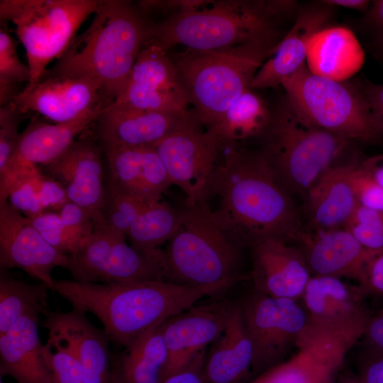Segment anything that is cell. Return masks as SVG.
I'll list each match as a JSON object with an SVG mask.
<instances>
[{
    "label": "cell",
    "instance_id": "1",
    "mask_svg": "<svg viewBox=\"0 0 383 383\" xmlns=\"http://www.w3.org/2000/svg\"><path fill=\"white\" fill-rule=\"evenodd\" d=\"M231 144L197 202L217 226L244 248L269 238L298 241L305 231L292 197L258 150Z\"/></svg>",
    "mask_w": 383,
    "mask_h": 383
},
{
    "label": "cell",
    "instance_id": "2",
    "mask_svg": "<svg viewBox=\"0 0 383 383\" xmlns=\"http://www.w3.org/2000/svg\"><path fill=\"white\" fill-rule=\"evenodd\" d=\"M52 290L72 309L94 315L110 341L124 347L206 296L192 287L160 280L90 283L55 279Z\"/></svg>",
    "mask_w": 383,
    "mask_h": 383
},
{
    "label": "cell",
    "instance_id": "3",
    "mask_svg": "<svg viewBox=\"0 0 383 383\" xmlns=\"http://www.w3.org/2000/svg\"><path fill=\"white\" fill-rule=\"evenodd\" d=\"M149 26L128 1H100L88 28L74 38L55 65L41 78H97L109 105L120 94L148 43Z\"/></svg>",
    "mask_w": 383,
    "mask_h": 383
},
{
    "label": "cell",
    "instance_id": "4",
    "mask_svg": "<svg viewBox=\"0 0 383 383\" xmlns=\"http://www.w3.org/2000/svg\"><path fill=\"white\" fill-rule=\"evenodd\" d=\"M283 15L279 1H206L199 7L150 24L147 44L168 52L176 45L221 50L248 43L279 42L274 20Z\"/></svg>",
    "mask_w": 383,
    "mask_h": 383
},
{
    "label": "cell",
    "instance_id": "5",
    "mask_svg": "<svg viewBox=\"0 0 383 383\" xmlns=\"http://www.w3.org/2000/svg\"><path fill=\"white\" fill-rule=\"evenodd\" d=\"M163 251L167 280L219 299L245 277L244 248L196 206L187 205Z\"/></svg>",
    "mask_w": 383,
    "mask_h": 383
},
{
    "label": "cell",
    "instance_id": "6",
    "mask_svg": "<svg viewBox=\"0 0 383 383\" xmlns=\"http://www.w3.org/2000/svg\"><path fill=\"white\" fill-rule=\"evenodd\" d=\"M279 43H252L221 50L185 48L169 54L192 112L206 130L250 89Z\"/></svg>",
    "mask_w": 383,
    "mask_h": 383
},
{
    "label": "cell",
    "instance_id": "7",
    "mask_svg": "<svg viewBox=\"0 0 383 383\" xmlns=\"http://www.w3.org/2000/svg\"><path fill=\"white\" fill-rule=\"evenodd\" d=\"M258 150L292 197L309 189L350 144L349 139L304 119L286 97L272 111Z\"/></svg>",
    "mask_w": 383,
    "mask_h": 383
},
{
    "label": "cell",
    "instance_id": "8",
    "mask_svg": "<svg viewBox=\"0 0 383 383\" xmlns=\"http://www.w3.org/2000/svg\"><path fill=\"white\" fill-rule=\"evenodd\" d=\"M99 3L97 0H1V22L14 23L26 52L30 71L28 84L38 82L48 65L64 54Z\"/></svg>",
    "mask_w": 383,
    "mask_h": 383
},
{
    "label": "cell",
    "instance_id": "9",
    "mask_svg": "<svg viewBox=\"0 0 383 383\" xmlns=\"http://www.w3.org/2000/svg\"><path fill=\"white\" fill-rule=\"evenodd\" d=\"M281 84L289 102L311 124L351 141H379L367 103L355 82L314 73L305 62Z\"/></svg>",
    "mask_w": 383,
    "mask_h": 383
},
{
    "label": "cell",
    "instance_id": "10",
    "mask_svg": "<svg viewBox=\"0 0 383 383\" xmlns=\"http://www.w3.org/2000/svg\"><path fill=\"white\" fill-rule=\"evenodd\" d=\"M94 233L74 254L67 269L75 281L125 283L167 281L162 249L145 251L128 245L126 236L106 221L94 223Z\"/></svg>",
    "mask_w": 383,
    "mask_h": 383
},
{
    "label": "cell",
    "instance_id": "11",
    "mask_svg": "<svg viewBox=\"0 0 383 383\" xmlns=\"http://www.w3.org/2000/svg\"><path fill=\"white\" fill-rule=\"evenodd\" d=\"M245 328L253 348L252 372L262 373L282 362L309 328L299 300L278 298L255 289L240 301Z\"/></svg>",
    "mask_w": 383,
    "mask_h": 383
},
{
    "label": "cell",
    "instance_id": "12",
    "mask_svg": "<svg viewBox=\"0 0 383 383\" xmlns=\"http://www.w3.org/2000/svg\"><path fill=\"white\" fill-rule=\"evenodd\" d=\"M172 184L194 205L212 176L223 147L194 113L153 147Z\"/></svg>",
    "mask_w": 383,
    "mask_h": 383
},
{
    "label": "cell",
    "instance_id": "13",
    "mask_svg": "<svg viewBox=\"0 0 383 383\" xmlns=\"http://www.w3.org/2000/svg\"><path fill=\"white\" fill-rule=\"evenodd\" d=\"M365 330L325 331L310 327L296 353L261 373L251 383H336L348 352Z\"/></svg>",
    "mask_w": 383,
    "mask_h": 383
},
{
    "label": "cell",
    "instance_id": "14",
    "mask_svg": "<svg viewBox=\"0 0 383 383\" xmlns=\"http://www.w3.org/2000/svg\"><path fill=\"white\" fill-rule=\"evenodd\" d=\"M113 102L140 110L170 113L187 111L189 105L168 52L154 43L142 49Z\"/></svg>",
    "mask_w": 383,
    "mask_h": 383
},
{
    "label": "cell",
    "instance_id": "15",
    "mask_svg": "<svg viewBox=\"0 0 383 383\" xmlns=\"http://www.w3.org/2000/svg\"><path fill=\"white\" fill-rule=\"evenodd\" d=\"M11 103L23 114L36 112L54 123L74 121L106 106L101 82L91 76L41 78Z\"/></svg>",
    "mask_w": 383,
    "mask_h": 383
},
{
    "label": "cell",
    "instance_id": "16",
    "mask_svg": "<svg viewBox=\"0 0 383 383\" xmlns=\"http://www.w3.org/2000/svg\"><path fill=\"white\" fill-rule=\"evenodd\" d=\"M69 255L50 245L9 201L0 204L1 270L18 268L52 289V271L66 268Z\"/></svg>",
    "mask_w": 383,
    "mask_h": 383
},
{
    "label": "cell",
    "instance_id": "17",
    "mask_svg": "<svg viewBox=\"0 0 383 383\" xmlns=\"http://www.w3.org/2000/svg\"><path fill=\"white\" fill-rule=\"evenodd\" d=\"M236 302L219 298L194 306L163 322L162 335L168 353L165 379L186 367L220 337Z\"/></svg>",
    "mask_w": 383,
    "mask_h": 383
},
{
    "label": "cell",
    "instance_id": "18",
    "mask_svg": "<svg viewBox=\"0 0 383 383\" xmlns=\"http://www.w3.org/2000/svg\"><path fill=\"white\" fill-rule=\"evenodd\" d=\"M358 286L340 278L312 275L301 297L309 326L325 331L365 330L371 316Z\"/></svg>",
    "mask_w": 383,
    "mask_h": 383
},
{
    "label": "cell",
    "instance_id": "19",
    "mask_svg": "<svg viewBox=\"0 0 383 383\" xmlns=\"http://www.w3.org/2000/svg\"><path fill=\"white\" fill-rule=\"evenodd\" d=\"M248 248L256 291L274 297L301 299L312 276L301 249L274 238L258 240Z\"/></svg>",
    "mask_w": 383,
    "mask_h": 383
},
{
    "label": "cell",
    "instance_id": "20",
    "mask_svg": "<svg viewBox=\"0 0 383 383\" xmlns=\"http://www.w3.org/2000/svg\"><path fill=\"white\" fill-rule=\"evenodd\" d=\"M101 150L93 138L82 136L46 166L50 176L64 187L69 200L88 211L91 219L104 216L106 191Z\"/></svg>",
    "mask_w": 383,
    "mask_h": 383
},
{
    "label": "cell",
    "instance_id": "21",
    "mask_svg": "<svg viewBox=\"0 0 383 383\" xmlns=\"http://www.w3.org/2000/svg\"><path fill=\"white\" fill-rule=\"evenodd\" d=\"M333 9L323 1L298 9L294 25L257 70L250 89L275 87L305 63L311 40L328 28Z\"/></svg>",
    "mask_w": 383,
    "mask_h": 383
},
{
    "label": "cell",
    "instance_id": "22",
    "mask_svg": "<svg viewBox=\"0 0 383 383\" xmlns=\"http://www.w3.org/2000/svg\"><path fill=\"white\" fill-rule=\"evenodd\" d=\"M298 242L312 275L349 277L358 283L368 262L380 251L365 248L344 228L304 231Z\"/></svg>",
    "mask_w": 383,
    "mask_h": 383
},
{
    "label": "cell",
    "instance_id": "23",
    "mask_svg": "<svg viewBox=\"0 0 383 383\" xmlns=\"http://www.w3.org/2000/svg\"><path fill=\"white\" fill-rule=\"evenodd\" d=\"M187 111L170 113L140 110L115 102L102 109L96 121L100 141H112L130 147H154L190 118Z\"/></svg>",
    "mask_w": 383,
    "mask_h": 383
},
{
    "label": "cell",
    "instance_id": "24",
    "mask_svg": "<svg viewBox=\"0 0 383 383\" xmlns=\"http://www.w3.org/2000/svg\"><path fill=\"white\" fill-rule=\"evenodd\" d=\"M111 171L110 177L126 192L147 204L162 199L172 185L153 147H130L101 141Z\"/></svg>",
    "mask_w": 383,
    "mask_h": 383
},
{
    "label": "cell",
    "instance_id": "25",
    "mask_svg": "<svg viewBox=\"0 0 383 383\" xmlns=\"http://www.w3.org/2000/svg\"><path fill=\"white\" fill-rule=\"evenodd\" d=\"M103 109L70 123L52 124L35 118L31 119L21 133L16 152L4 171L0 173V180L22 167L48 166L55 162L70 148L79 133L96 121Z\"/></svg>",
    "mask_w": 383,
    "mask_h": 383
},
{
    "label": "cell",
    "instance_id": "26",
    "mask_svg": "<svg viewBox=\"0 0 383 383\" xmlns=\"http://www.w3.org/2000/svg\"><path fill=\"white\" fill-rule=\"evenodd\" d=\"M43 326L48 330V337L58 341L85 367L111 382L110 340L85 313L72 309L67 312L50 311Z\"/></svg>",
    "mask_w": 383,
    "mask_h": 383
},
{
    "label": "cell",
    "instance_id": "27",
    "mask_svg": "<svg viewBox=\"0 0 383 383\" xmlns=\"http://www.w3.org/2000/svg\"><path fill=\"white\" fill-rule=\"evenodd\" d=\"M40 316L28 315L0 335V376L17 383H55L43 354L38 325Z\"/></svg>",
    "mask_w": 383,
    "mask_h": 383
},
{
    "label": "cell",
    "instance_id": "28",
    "mask_svg": "<svg viewBox=\"0 0 383 383\" xmlns=\"http://www.w3.org/2000/svg\"><path fill=\"white\" fill-rule=\"evenodd\" d=\"M353 165H332L306 195V213L315 232L345 228L358 206L350 182Z\"/></svg>",
    "mask_w": 383,
    "mask_h": 383
},
{
    "label": "cell",
    "instance_id": "29",
    "mask_svg": "<svg viewBox=\"0 0 383 383\" xmlns=\"http://www.w3.org/2000/svg\"><path fill=\"white\" fill-rule=\"evenodd\" d=\"M252 362V343L237 301L224 331L206 355L204 377L207 383H244Z\"/></svg>",
    "mask_w": 383,
    "mask_h": 383
},
{
    "label": "cell",
    "instance_id": "30",
    "mask_svg": "<svg viewBox=\"0 0 383 383\" xmlns=\"http://www.w3.org/2000/svg\"><path fill=\"white\" fill-rule=\"evenodd\" d=\"M162 323L143 333L120 354L111 356V383H162L168 361Z\"/></svg>",
    "mask_w": 383,
    "mask_h": 383
},
{
    "label": "cell",
    "instance_id": "31",
    "mask_svg": "<svg viewBox=\"0 0 383 383\" xmlns=\"http://www.w3.org/2000/svg\"><path fill=\"white\" fill-rule=\"evenodd\" d=\"M272 111L251 89L245 90L211 129L222 147L259 137L267 126Z\"/></svg>",
    "mask_w": 383,
    "mask_h": 383
},
{
    "label": "cell",
    "instance_id": "32",
    "mask_svg": "<svg viewBox=\"0 0 383 383\" xmlns=\"http://www.w3.org/2000/svg\"><path fill=\"white\" fill-rule=\"evenodd\" d=\"M358 47L353 35L342 28H326L311 40L308 55L314 73L338 80L357 67Z\"/></svg>",
    "mask_w": 383,
    "mask_h": 383
},
{
    "label": "cell",
    "instance_id": "33",
    "mask_svg": "<svg viewBox=\"0 0 383 383\" xmlns=\"http://www.w3.org/2000/svg\"><path fill=\"white\" fill-rule=\"evenodd\" d=\"M43 283L29 284L14 279L1 270L0 335L28 315L45 316L50 311L48 291Z\"/></svg>",
    "mask_w": 383,
    "mask_h": 383
},
{
    "label": "cell",
    "instance_id": "34",
    "mask_svg": "<svg viewBox=\"0 0 383 383\" xmlns=\"http://www.w3.org/2000/svg\"><path fill=\"white\" fill-rule=\"evenodd\" d=\"M183 215L177 209L160 200L146 206L131 226L126 236L135 248L151 251L167 243L178 228Z\"/></svg>",
    "mask_w": 383,
    "mask_h": 383
},
{
    "label": "cell",
    "instance_id": "35",
    "mask_svg": "<svg viewBox=\"0 0 383 383\" xmlns=\"http://www.w3.org/2000/svg\"><path fill=\"white\" fill-rule=\"evenodd\" d=\"M43 354L55 383H111L85 367L72 353L50 337L43 345Z\"/></svg>",
    "mask_w": 383,
    "mask_h": 383
},
{
    "label": "cell",
    "instance_id": "36",
    "mask_svg": "<svg viewBox=\"0 0 383 383\" xmlns=\"http://www.w3.org/2000/svg\"><path fill=\"white\" fill-rule=\"evenodd\" d=\"M106 191L104 213L107 225L113 231L126 236L136 217L150 204L126 192L111 177Z\"/></svg>",
    "mask_w": 383,
    "mask_h": 383
},
{
    "label": "cell",
    "instance_id": "37",
    "mask_svg": "<svg viewBox=\"0 0 383 383\" xmlns=\"http://www.w3.org/2000/svg\"><path fill=\"white\" fill-rule=\"evenodd\" d=\"M28 219L43 238L64 255L74 254L84 243L64 223L57 211H46Z\"/></svg>",
    "mask_w": 383,
    "mask_h": 383
},
{
    "label": "cell",
    "instance_id": "38",
    "mask_svg": "<svg viewBox=\"0 0 383 383\" xmlns=\"http://www.w3.org/2000/svg\"><path fill=\"white\" fill-rule=\"evenodd\" d=\"M344 228L365 248L383 250V211L358 205Z\"/></svg>",
    "mask_w": 383,
    "mask_h": 383
},
{
    "label": "cell",
    "instance_id": "39",
    "mask_svg": "<svg viewBox=\"0 0 383 383\" xmlns=\"http://www.w3.org/2000/svg\"><path fill=\"white\" fill-rule=\"evenodd\" d=\"M17 43L4 28L0 30V83L30 82V71L17 53Z\"/></svg>",
    "mask_w": 383,
    "mask_h": 383
},
{
    "label": "cell",
    "instance_id": "40",
    "mask_svg": "<svg viewBox=\"0 0 383 383\" xmlns=\"http://www.w3.org/2000/svg\"><path fill=\"white\" fill-rule=\"evenodd\" d=\"M23 114L11 102L0 108V173L4 171L18 145V126Z\"/></svg>",
    "mask_w": 383,
    "mask_h": 383
},
{
    "label": "cell",
    "instance_id": "41",
    "mask_svg": "<svg viewBox=\"0 0 383 383\" xmlns=\"http://www.w3.org/2000/svg\"><path fill=\"white\" fill-rule=\"evenodd\" d=\"M351 185L358 205L383 211V188L360 165H354L350 172Z\"/></svg>",
    "mask_w": 383,
    "mask_h": 383
},
{
    "label": "cell",
    "instance_id": "42",
    "mask_svg": "<svg viewBox=\"0 0 383 383\" xmlns=\"http://www.w3.org/2000/svg\"><path fill=\"white\" fill-rule=\"evenodd\" d=\"M355 84L364 96L372 122L379 140H383V83L376 84L367 79H359Z\"/></svg>",
    "mask_w": 383,
    "mask_h": 383
},
{
    "label": "cell",
    "instance_id": "43",
    "mask_svg": "<svg viewBox=\"0 0 383 383\" xmlns=\"http://www.w3.org/2000/svg\"><path fill=\"white\" fill-rule=\"evenodd\" d=\"M64 223L84 242L94 233L90 213L69 201L58 211Z\"/></svg>",
    "mask_w": 383,
    "mask_h": 383
},
{
    "label": "cell",
    "instance_id": "44",
    "mask_svg": "<svg viewBox=\"0 0 383 383\" xmlns=\"http://www.w3.org/2000/svg\"><path fill=\"white\" fill-rule=\"evenodd\" d=\"M358 287L365 295L383 297V250L368 262Z\"/></svg>",
    "mask_w": 383,
    "mask_h": 383
},
{
    "label": "cell",
    "instance_id": "45",
    "mask_svg": "<svg viewBox=\"0 0 383 383\" xmlns=\"http://www.w3.org/2000/svg\"><path fill=\"white\" fill-rule=\"evenodd\" d=\"M357 378L360 383H383V352L365 350Z\"/></svg>",
    "mask_w": 383,
    "mask_h": 383
},
{
    "label": "cell",
    "instance_id": "46",
    "mask_svg": "<svg viewBox=\"0 0 383 383\" xmlns=\"http://www.w3.org/2000/svg\"><path fill=\"white\" fill-rule=\"evenodd\" d=\"M206 357L204 350L186 367L168 376L162 383H207L204 374Z\"/></svg>",
    "mask_w": 383,
    "mask_h": 383
},
{
    "label": "cell",
    "instance_id": "47",
    "mask_svg": "<svg viewBox=\"0 0 383 383\" xmlns=\"http://www.w3.org/2000/svg\"><path fill=\"white\" fill-rule=\"evenodd\" d=\"M364 14V23L370 35L372 48L383 44V0L371 1Z\"/></svg>",
    "mask_w": 383,
    "mask_h": 383
},
{
    "label": "cell",
    "instance_id": "48",
    "mask_svg": "<svg viewBox=\"0 0 383 383\" xmlns=\"http://www.w3.org/2000/svg\"><path fill=\"white\" fill-rule=\"evenodd\" d=\"M362 338L366 349L383 352V308L371 314Z\"/></svg>",
    "mask_w": 383,
    "mask_h": 383
},
{
    "label": "cell",
    "instance_id": "49",
    "mask_svg": "<svg viewBox=\"0 0 383 383\" xmlns=\"http://www.w3.org/2000/svg\"><path fill=\"white\" fill-rule=\"evenodd\" d=\"M204 1L201 0L143 1L139 3V5L143 11H160L172 12L171 15H172L182 11L196 9L201 6Z\"/></svg>",
    "mask_w": 383,
    "mask_h": 383
},
{
    "label": "cell",
    "instance_id": "50",
    "mask_svg": "<svg viewBox=\"0 0 383 383\" xmlns=\"http://www.w3.org/2000/svg\"><path fill=\"white\" fill-rule=\"evenodd\" d=\"M360 165L367 174L383 188V155L369 157Z\"/></svg>",
    "mask_w": 383,
    "mask_h": 383
},
{
    "label": "cell",
    "instance_id": "51",
    "mask_svg": "<svg viewBox=\"0 0 383 383\" xmlns=\"http://www.w3.org/2000/svg\"><path fill=\"white\" fill-rule=\"evenodd\" d=\"M323 1L333 7L341 6L363 12V13H366L371 2L367 0H323Z\"/></svg>",
    "mask_w": 383,
    "mask_h": 383
},
{
    "label": "cell",
    "instance_id": "52",
    "mask_svg": "<svg viewBox=\"0 0 383 383\" xmlns=\"http://www.w3.org/2000/svg\"><path fill=\"white\" fill-rule=\"evenodd\" d=\"M374 54L380 60H383V44L372 48Z\"/></svg>",
    "mask_w": 383,
    "mask_h": 383
},
{
    "label": "cell",
    "instance_id": "53",
    "mask_svg": "<svg viewBox=\"0 0 383 383\" xmlns=\"http://www.w3.org/2000/svg\"><path fill=\"white\" fill-rule=\"evenodd\" d=\"M336 383H360V382L357 377V378L353 377H346L340 379V381L337 382Z\"/></svg>",
    "mask_w": 383,
    "mask_h": 383
},
{
    "label": "cell",
    "instance_id": "54",
    "mask_svg": "<svg viewBox=\"0 0 383 383\" xmlns=\"http://www.w3.org/2000/svg\"><path fill=\"white\" fill-rule=\"evenodd\" d=\"M0 383H4L2 379H1V377Z\"/></svg>",
    "mask_w": 383,
    "mask_h": 383
}]
</instances>
